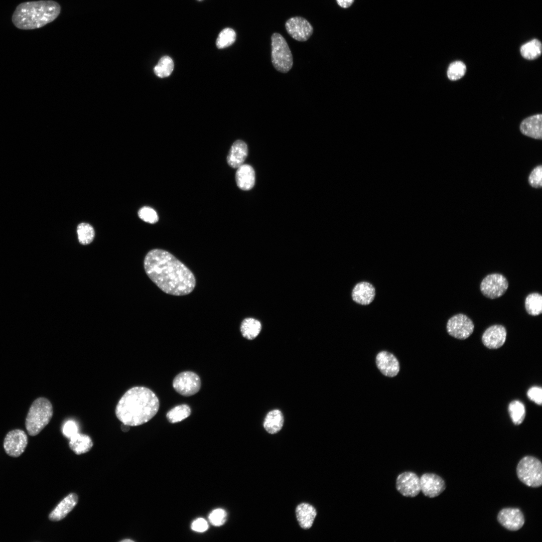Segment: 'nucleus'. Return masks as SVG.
Segmentation results:
<instances>
[{"label":"nucleus","instance_id":"obj_1","mask_svg":"<svg viewBox=\"0 0 542 542\" xmlns=\"http://www.w3.org/2000/svg\"><path fill=\"white\" fill-rule=\"evenodd\" d=\"M144 266L149 278L166 294L184 296L191 293L195 287L193 273L166 250H150L145 257Z\"/></svg>","mask_w":542,"mask_h":542},{"label":"nucleus","instance_id":"obj_2","mask_svg":"<svg viewBox=\"0 0 542 542\" xmlns=\"http://www.w3.org/2000/svg\"><path fill=\"white\" fill-rule=\"evenodd\" d=\"M159 400L150 389L134 386L127 390L116 404L115 413L122 423L129 426L143 425L157 413Z\"/></svg>","mask_w":542,"mask_h":542},{"label":"nucleus","instance_id":"obj_3","mask_svg":"<svg viewBox=\"0 0 542 542\" xmlns=\"http://www.w3.org/2000/svg\"><path fill=\"white\" fill-rule=\"evenodd\" d=\"M61 11L60 5L52 0L27 2L20 4L12 17L14 26L21 30L40 28L53 22Z\"/></svg>","mask_w":542,"mask_h":542},{"label":"nucleus","instance_id":"obj_4","mask_svg":"<svg viewBox=\"0 0 542 542\" xmlns=\"http://www.w3.org/2000/svg\"><path fill=\"white\" fill-rule=\"evenodd\" d=\"M53 406L45 397H39L31 405L28 413L25 425L28 434L32 436L38 435L49 423L53 416Z\"/></svg>","mask_w":542,"mask_h":542},{"label":"nucleus","instance_id":"obj_5","mask_svg":"<svg viewBox=\"0 0 542 542\" xmlns=\"http://www.w3.org/2000/svg\"><path fill=\"white\" fill-rule=\"evenodd\" d=\"M272 62L278 71L287 73L292 68L293 58L288 44L280 33H274L271 36Z\"/></svg>","mask_w":542,"mask_h":542},{"label":"nucleus","instance_id":"obj_6","mask_svg":"<svg viewBox=\"0 0 542 542\" xmlns=\"http://www.w3.org/2000/svg\"><path fill=\"white\" fill-rule=\"evenodd\" d=\"M516 473L519 480L529 487L536 488L542 484V464L534 457L521 459L517 464Z\"/></svg>","mask_w":542,"mask_h":542},{"label":"nucleus","instance_id":"obj_7","mask_svg":"<svg viewBox=\"0 0 542 542\" xmlns=\"http://www.w3.org/2000/svg\"><path fill=\"white\" fill-rule=\"evenodd\" d=\"M508 287L506 278L500 274L488 275L480 284V291L486 297L494 299L505 294Z\"/></svg>","mask_w":542,"mask_h":542},{"label":"nucleus","instance_id":"obj_8","mask_svg":"<svg viewBox=\"0 0 542 542\" xmlns=\"http://www.w3.org/2000/svg\"><path fill=\"white\" fill-rule=\"evenodd\" d=\"M173 386L181 395L189 396L199 391L201 387V380L196 373L192 371H184L175 377Z\"/></svg>","mask_w":542,"mask_h":542},{"label":"nucleus","instance_id":"obj_9","mask_svg":"<svg viewBox=\"0 0 542 542\" xmlns=\"http://www.w3.org/2000/svg\"><path fill=\"white\" fill-rule=\"evenodd\" d=\"M446 328L450 336L458 339L464 340L472 334L474 325L468 316L463 314H458L448 320Z\"/></svg>","mask_w":542,"mask_h":542},{"label":"nucleus","instance_id":"obj_10","mask_svg":"<svg viewBox=\"0 0 542 542\" xmlns=\"http://www.w3.org/2000/svg\"><path fill=\"white\" fill-rule=\"evenodd\" d=\"M285 28L292 38L299 42L307 41L314 32V29L311 23L307 19L300 16L289 19L285 23Z\"/></svg>","mask_w":542,"mask_h":542},{"label":"nucleus","instance_id":"obj_11","mask_svg":"<svg viewBox=\"0 0 542 542\" xmlns=\"http://www.w3.org/2000/svg\"><path fill=\"white\" fill-rule=\"evenodd\" d=\"M27 444L28 437L25 432L15 429L10 431L6 436L4 448L8 455L18 457L24 452Z\"/></svg>","mask_w":542,"mask_h":542},{"label":"nucleus","instance_id":"obj_12","mask_svg":"<svg viewBox=\"0 0 542 542\" xmlns=\"http://www.w3.org/2000/svg\"><path fill=\"white\" fill-rule=\"evenodd\" d=\"M396 488L403 496L414 497L421 491L420 480L414 472L405 471L400 474L396 480Z\"/></svg>","mask_w":542,"mask_h":542},{"label":"nucleus","instance_id":"obj_13","mask_svg":"<svg viewBox=\"0 0 542 542\" xmlns=\"http://www.w3.org/2000/svg\"><path fill=\"white\" fill-rule=\"evenodd\" d=\"M421 490L427 497L434 498L439 496L445 489L444 480L434 473H425L420 478Z\"/></svg>","mask_w":542,"mask_h":542},{"label":"nucleus","instance_id":"obj_14","mask_svg":"<svg viewBox=\"0 0 542 542\" xmlns=\"http://www.w3.org/2000/svg\"><path fill=\"white\" fill-rule=\"evenodd\" d=\"M497 520L502 526L511 531L520 529L524 523V517L518 508H506L501 510L498 514Z\"/></svg>","mask_w":542,"mask_h":542},{"label":"nucleus","instance_id":"obj_15","mask_svg":"<svg viewBox=\"0 0 542 542\" xmlns=\"http://www.w3.org/2000/svg\"><path fill=\"white\" fill-rule=\"evenodd\" d=\"M506 330L501 325H494L488 327L483 333L482 341L485 346L489 349H497L501 347L506 340Z\"/></svg>","mask_w":542,"mask_h":542},{"label":"nucleus","instance_id":"obj_16","mask_svg":"<svg viewBox=\"0 0 542 542\" xmlns=\"http://www.w3.org/2000/svg\"><path fill=\"white\" fill-rule=\"evenodd\" d=\"M376 363L380 372L386 376H395L399 372L398 360L393 354L387 351H381L377 355Z\"/></svg>","mask_w":542,"mask_h":542},{"label":"nucleus","instance_id":"obj_17","mask_svg":"<svg viewBox=\"0 0 542 542\" xmlns=\"http://www.w3.org/2000/svg\"><path fill=\"white\" fill-rule=\"evenodd\" d=\"M375 290L373 286L367 282H361L353 288L351 297L355 302L362 305H367L374 300Z\"/></svg>","mask_w":542,"mask_h":542},{"label":"nucleus","instance_id":"obj_18","mask_svg":"<svg viewBox=\"0 0 542 542\" xmlns=\"http://www.w3.org/2000/svg\"><path fill=\"white\" fill-rule=\"evenodd\" d=\"M78 501V495L71 493L64 498L52 511L49 519L53 521L63 519L74 508Z\"/></svg>","mask_w":542,"mask_h":542},{"label":"nucleus","instance_id":"obj_19","mask_svg":"<svg viewBox=\"0 0 542 542\" xmlns=\"http://www.w3.org/2000/svg\"><path fill=\"white\" fill-rule=\"evenodd\" d=\"M542 115L538 114L525 118L520 125L522 134L528 137L541 140L542 139Z\"/></svg>","mask_w":542,"mask_h":542},{"label":"nucleus","instance_id":"obj_20","mask_svg":"<svg viewBox=\"0 0 542 542\" xmlns=\"http://www.w3.org/2000/svg\"><path fill=\"white\" fill-rule=\"evenodd\" d=\"M248 155V147L242 140L236 141L232 145L227 157L228 164L237 168L243 164Z\"/></svg>","mask_w":542,"mask_h":542},{"label":"nucleus","instance_id":"obj_21","mask_svg":"<svg viewBox=\"0 0 542 542\" xmlns=\"http://www.w3.org/2000/svg\"><path fill=\"white\" fill-rule=\"evenodd\" d=\"M235 180L238 188L247 191L253 188L255 184V172L253 168L248 164H243L237 168Z\"/></svg>","mask_w":542,"mask_h":542},{"label":"nucleus","instance_id":"obj_22","mask_svg":"<svg viewBox=\"0 0 542 542\" xmlns=\"http://www.w3.org/2000/svg\"><path fill=\"white\" fill-rule=\"evenodd\" d=\"M297 520L301 528L308 529L312 526L317 515L316 509L307 503H302L296 509Z\"/></svg>","mask_w":542,"mask_h":542},{"label":"nucleus","instance_id":"obj_23","mask_svg":"<svg viewBox=\"0 0 542 542\" xmlns=\"http://www.w3.org/2000/svg\"><path fill=\"white\" fill-rule=\"evenodd\" d=\"M69 439V447L77 455L88 452L93 446L91 438L85 434L78 433Z\"/></svg>","mask_w":542,"mask_h":542},{"label":"nucleus","instance_id":"obj_24","mask_svg":"<svg viewBox=\"0 0 542 542\" xmlns=\"http://www.w3.org/2000/svg\"><path fill=\"white\" fill-rule=\"evenodd\" d=\"M284 424V416L281 411L273 410L266 415L263 426L266 431L270 434L279 432Z\"/></svg>","mask_w":542,"mask_h":542},{"label":"nucleus","instance_id":"obj_25","mask_svg":"<svg viewBox=\"0 0 542 542\" xmlns=\"http://www.w3.org/2000/svg\"><path fill=\"white\" fill-rule=\"evenodd\" d=\"M261 329L260 322L252 318L244 319L241 322L240 331L243 337L252 340L259 334Z\"/></svg>","mask_w":542,"mask_h":542},{"label":"nucleus","instance_id":"obj_26","mask_svg":"<svg viewBox=\"0 0 542 542\" xmlns=\"http://www.w3.org/2000/svg\"><path fill=\"white\" fill-rule=\"evenodd\" d=\"M541 44L537 39H533L521 46L520 52L522 57L527 60H534L541 54Z\"/></svg>","mask_w":542,"mask_h":542},{"label":"nucleus","instance_id":"obj_27","mask_svg":"<svg viewBox=\"0 0 542 542\" xmlns=\"http://www.w3.org/2000/svg\"><path fill=\"white\" fill-rule=\"evenodd\" d=\"M527 313L531 316H537L542 313V296L538 293L529 294L525 300Z\"/></svg>","mask_w":542,"mask_h":542},{"label":"nucleus","instance_id":"obj_28","mask_svg":"<svg viewBox=\"0 0 542 542\" xmlns=\"http://www.w3.org/2000/svg\"><path fill=\"white\" fill-rule=\"evenodd\" d=\"M191 409L187 404H181L175 406L170 410L166 415L169 422L176 423L188 418L191 414Z\"/></svg>","mask_w":542,"mask_h":542},{"label":"nucleus","instance_id":"obj_29","mask_svg":"<svg viewBox=\"0 0 542 542\" xmlns=\"http://www.w3.org/2000/svg\"><path fill=\"white\" fill-rule=\"evenodd\" d=\"M236 39L235 31L231 28H225L219 33L216 40V46L218 49L228 47L235 42Z\"/></svg>","mask_w":542,"mask_h":542},{"label":"nucleus","instance_id":"obj_30","mask_svg":"<svg viewBox=\"0 0 542 542\" xmlns=\"http://www.w3.org/2000/svg\"><path fill=\"white\" fill-rule=\"evenodd\" d=\"M174 69V62L168 56H164L155 66L154 71L159 77L164 78L170 75Z\"/></svg>","mask_w":542,"mask_h":542},{"label":"nucleus","instance_id":"obj_31","mask_svg":"<svg viewBox=\"0 0 542 542\" xmlns=\"http://www.w3.org/2000/svg\"><path fill=\"white\" fill-rule=\"evenodd\" d=\"M508 412L513 424L518 425L522 423L525 416V409L522 402L518 400L511 401L508 406Z\"/></svg>","mask_w":542,"mask_h":542},{"label":"nucleus","instance_id":"obj_32","mask_svg":"<svg viewBox=\"0 0 542 542\" xmlns=\"http://www.w3.org/2000/svg\"><path fill=\"white\" fill-rule=\"evenodd\" d=\"M78 238L79 242L83 245L90 243L93 240L95 232L93 228L89 224L81 223L77 228Z\"/></svg>","mask_w":542,"mask_h":542},{"label":"nucleus","instance_id":"obj_33","mask_svg":"<svg viewBox=\"0 0 542 542\" xmlns=\"http://www.w3.org/2000/svg\"><path fill=\"white\" fill-rule=\"evenodd\" d=\"M466 71L465 64L461 61H456L449 65L447 70V76L451 80H457L461 78Z\"/></svg>","mask_w":542,"mask_h":542},{"label":"nucleus","instance_id":"obj_34","mask_svg":"<svg viewBox=\"0 0 542 542\" xmlns=\"http://www.w3.org/2000/svg\"><path fill=\"white\" fill-rule=\"evenodd\" d=\"M138 215L142 220L151 224L156 223L159 219L156 211L148 206L141 208L138 212Z\"/></svg>","mask_w":542,"mask_h":542},{"label":"nucleus","instance_id":"obj_35","mask_svg":"<svg viewBox=\"0 0 542 542\" xmlns=\"http://www.w3.org/2000/svg\"><path fill=\"white\" fill-rule=\"evenodd\" d=\"M227 513L225 510L221 508H217L213 510L208 516L210 523L214 526H221L226 521Z\"/></svg>","mask_w":542,"mask_h":542},{"label":"nucleus","instance_id":"obj_36","mask_svg":"<svg viewBox=\"0 0 542 542\" xmlns=\"http://www.w3.org/2000/svg\"><path fill=\"white\" fill-rule=\"evenodd\" d=\"M528 182L533 188H539L541 187L542 168L540 165L536 166L532 170L528 178Z\"/></svg>","mask_w":542,"mask_h":542},{"label":"nucleus","instance_id":"obj_37","mask_svg":"<svg viewBox=\"0 0 542 542\" xmlns=\"http://www.w3.org/2000/svg\"><path fill=\"white\" fill-rule=\"evenodd\" d=\"M78 426L76 422L73 420L66 421L62 427V432L64 436L68 439L78 433Z\"/></svg>","mask_w":542,"mask_h":542},{"label":"nucleus","instance_id":"obj_38","mask_svg":"<svg viewBox=\"0 0 542 542\" xmlns=\"http://www.w3.org/2000/svg\"><path fill=\"white\" fill-rule=\"evenodd\" d=\"M528 398L536 404L541 405L542 389L541 387L533 386L529 389L527 392Z\"/></svg>","mask_w":542,"mask_h":542},{"label":"nucleus","instance_id":"obj_39","mask_svg":"<svg viewBox=\"0 0 542 542\" xmlns=\"http://www.w3.org/2000/svg\"><path fill=\"white\" fill-rule=\"evenodd\" d=\"M191 528L194 531L198 532H203L208 528L207 521L203 518H199L195 519L192 523Z\"/></svg>","mask_w":542,"mask_h":542},{"label":"nucleus","instance_id":"obj_40","mask_svg":"<svg viewBox=\"0 0 542 542\" xmlns=\"http://www.w3.org/2000/svg\"><path fill=\"white\" fill-rule=\"evenodd\" d=\"M336 2L340 7L347 8L352 4L354 0H336Z\"/></svg>","mask_w":542,"mask_h":542},{"label":"nucleus","instance_id":"obj_41","mask_svg":"<svg viewBox=\"0 0 542 542\" xmlns=\"http://www.w3.org/2000/svg\"><path fill=\"white\" fill-rule=\"evenodd\" d=\"M129 426L122 423L121 426V430L124 432H127L129 430Z\"/></svg>","mask_w":542,"mask_h":542},{"label":"nucleus","instance_id":"obj_42","mask_svg":"<svg viewBox=\"0 0 542 542\" xmlns=\"http://www.w3.org/2000/svg\"><path fill=\"white\" fill-rule=\"evenodd\" d=\"M121 541H124V542L125 541H133V540H131V539H123V540H121Z\"/></svg>","mask_w":542,"mask_h":542}]
</instances>
